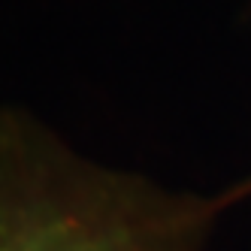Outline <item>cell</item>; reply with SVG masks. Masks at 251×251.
I'll return each instance as SVG.
<instances>
[{
	"instance_id": "1",
	"label": "cell",
	"mask_w": 251,
	"mask_h": 251,
	"mask_svg": "<svg viewBox=\"0 0 251 251\" xmlns=\"http://www.w3.org/2000/svg\"><path fill=\"white\" fill-rule=\"evenodd\" d=\"M251 176L173 188L79 151L25 106H0V251H206Z\"/></svg>"
}]
</instances>
